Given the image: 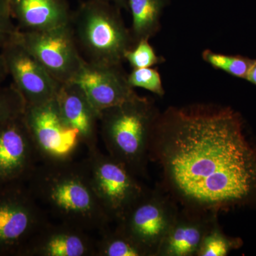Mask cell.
Returning a JSON list of instances; mask_svg holds the SVG:
<instances>
[{"instance_id":"23","label":"cell","mask_w":256,"mask_h":256,"mask_svg":"<svg viewBox=\"0 0 256 256\" xmlns=\"http://www.w3.org/2000/svg\"><path fill=\"white\" fill-rule=\"evenodd\" d=\"M128 79L130 85L133 88H143L159 97H162L165 95L161 76L152 67L133 69L131 73L128 74Z\"/></svg>"},{"instance_id":"8","label":"cell","mask_w":256,"mask_h":256,"mask_svg":"<svg viewBox=\"0 0 256 256\" xmlns=\"http://www.w3.org/2000/svg\"><path fill=\"white\" fill-rule=\"evenodd\" d=\"M23 119L40 162L68 161L82 144L80 134L64 120L56 99L25 106Z\"/></svg>"},{"instance_id":"1","label":"cell","mask_w":256,"mask_h":256,"mask_svg":"<svg viewBox=\"0 0 256 256\" xmlns=\"http://www.w3.org/2000/svg\"><path fill=\"white\" fill-rule=\"evenodd\" d=\"M150 162L180 206L220 214L256 203V146L228 106H170L156 120Z\"/></svg>"},{"instance_id":"25","label":"cell","mask_w":256,"mask_h":256,"mask_svg":"<svg viewBox=\"0 0 256 256\" xmlns=\"http://www.w3.org/2000/svg\"><path fill=\"white\" fill-rule=\"evenodd\" d=\"M8 69H6V64L3 57L2 54L0 50V86H3V82L6 80L8 76Z\"/></svg>"},{"instance_id":"6","label":"cell","mask_w":256,"mask_h":256,"mask_svg":"<svg viewBox=\"0 0 256 256\" xmlns=\"http://www.w3.org/2000/svg\"><path fill=\"white\" fill-rule=\"evenodd\" d=\"M84 164L101 205L112 222H120L146 186L126 165L98 148L88 151Z\"/></svg>"},{"instance_id":"22","label":"cell","mask_w":256,"mask_h":256,"mask_svg":"<svg viewBox=\"0 0 256 256\" xmlns=\"http://www.w3.org/2000/svg\"><path fill=\"white\" fill-rule=\"evenodd\" d=\"M25 101L14 86H0V124L22 116Z\"/></svg>"},{"instance_id":"3","label":"cell","mask_w":256,"mask_h":256,"mask_svg":"<svg viewBox=\"0 0 256 256\" xmlns=\"http://www.w3.org/2000/svg\"><path fill=\"white\" fill-rule=\"evenodd\" d=\"M160 112L152 99L138 94L100 114L99 133L108 154L139 178H148L152 134Z\"/></svg>"},{"instance_id":"4","label":"cell","mask_w":256,"mask_h":256,"mask_svg":"<svg viewBox=\"0 0 256 256\" xmlns=\"http://www.w3.org/2000/svg\"><path fill=\"white\" fill-rule=\"evenodd\" d=\"M74 36L85 60L120 65L134 46L121 9L104 0H87L73 13Z\"/></svg>"},{"instance_id":"20","label":"cell","mask_w":256,"mask_h":256,"mask_svg":"<svg viewBox=\"0 0 256 256\" xmlns=\"http://www.w3.org/2000/svg\"><path fill=\"white\" fill-rule=\"evenodd\" d=\"M202 56V60L214 68L245 80L255 60L240 55H226L210 50H204Z\"/></svg>"},{"instance_id":"7","label":"cell","mask_w":256,"mask_h":256,"mask_svg":"<svg viewBox=\"0 0 256 256\" xmlns=\"http://www.w3.org/2000/svg\"><path fill=\"white\" fill-rule=\"evenodd\" d=\"M47 222L26 183L0 186V256H23L28 242Z\"/></svg>"},{"instance_id":"14","label":"cell","mask_w":256,"mask_h":256,"mask_svg":"<svg viewBox=\"0 0 256 256\" xmlns=\"http://www.w3.org/2000/svg\"><path fill=\"white\" fill-rule=\"evenodd\" d=\"M218 215L207 210L180 206L156 256H196L205 234L218 220Z\"/></svg>"},{"instance_id":"11","label":"cell","mask_w":256,"mask_h":256,"mask_svg":"<svg viewBox=\"0 0 256 256\" xmlns=\"http://www.w3.org/2000/svg\"><path fill=\"white\" fill-rule=\"evenodd\" d=\"M40 162L23 114L0 124V186L26 183Z\"/></svg>"},{"instance_id":"9","label":"cell","mask_w":256,"mask_h":256,"mask_svg":"<svg viewBox=\"0 0 256 256\" xmlns=\"http://www.w3.org/2000/svg\"><path fill=\"white\" fill-rule=\"evenodd\" d=\"M16 37L60 84L72 82L85 60L72 22L43 31L18 30Z\"/></svg>"},{"instance_id":"15","label":"cell","mask_w":256,"mask_h":256,"mask_svg":"<svg viewBox=\"0 0 256 256\" xmlns=\"http://www.w3.org/2000/svg\"><path fill=\"white\" fill-rule=\"evenodd\" d=\"M55 99L64 120L78 131L88 151L98 148L100 112L80 87L73 82L62 84Z\"/></svg>"},{"instance_id":"13","label":"cell","mask_w":256,"mask_h":256,"mask_svg":"<svg viewBox=\"0 0 256 256\" xmlns=\"http://www.w3.org/2000/svg\"><path fill=\"white\" fill-rule=\"evenodd\" d=\"M88 232L67 224L47 222L32 238L23 256H96Z\"/></svg>"},{"instance_id":"27","label":"cell","mask_w":256,"mask_h":256,"mask_svg":"<svg viewBox=\"0 0 256 256\" xmlns=\"http://www.w3.org/2000/svg\"><path fill=\"white\" fill-rule=\"evenodd\" d=\"M104 1L109 2L118 6L121 10H128L127 0H104Z\"/></svg>"},{"instance_id":"12","label":"cell","mask_w":256,"mask_h":256,"mask_svg":"<svg viewBox=\"0 0 256 256\" xmlns=\"http://www.w3.org/2000/svg\"><path fill=\"white\" fill-rule=\"evenodd\" d=\"M122 64L94 63L85 60L72 82L85 92L92 106L101 111L126 102L138 95Z\"/></svg>"},{"instance_id":"2","label":"cell","mask_w":256,"mask_h":256,"mask_svg":"<svg viewBox=\"0 0 256 256\" xmlns=\"http://www.w3.org/2000/svg\"><path fill=\"white\" fill-rule=\"evenodd\" d=\"M26 184L38 204L60 223L101 233L112 222L92 188L84 161L40 162Z\"/></svg>"},{"instance_id":"26","label":"cell","mask_w":256,"mask_h":256,"mask_svg":"<svg viewBox=\"0 0 256 256\" xmlns=\"http://www.w3.org/2000/svg\"><path fill=\"white\" fill-rule=\"evenodd\" d=\"M246 80L256 86V60H254L252 68L248 74Z\"/></svg>"},{"instance_id":"18","label":"cell","mask_w":256,"mask_h":256,"mask_svg":"<svg viewBox=\"0 0 256 256\" xmlns=\"http://www.w3.org/2000/svg\"><path fill=\"white\" fill-rule=\"evenodd\" d=\"M96 240V256H148L142 248L117 226L101 232Z\"/></svg>"},{"instance_id":"21","label":"cell","mask_w":256,"mask_h":256,"mask_svg":"<svg viewBox=\"0 0 256 256\" xmlns=\"http://www.w3.org/2000/svg\"><path fill=\"white\" fill-rule=\"evenodd\" d=\"M149 41L140 40L126 52L124 60H127L133 69L150 68L165 62L164 57L156 54Z\"/></svg>"},{"instance_id":"5","label":"cell","mask_w":256,"mask_h":256,"mask_svg":"<svg viewBox=\"0 0 256 256\" xmlns=\"http://www.w3.org/2000/svg\"><path fill=\"white\" fill-rule=\"evenodd\" d=\"M180 205L160 184L146 188L116 226L138 244L148 256H156L174 223Z\"/></svg>"},{"instance_id":"16","label":"cell","mask_w":256,"mask_h":256,"mask_svg":"<svg viewBox=\"0 0 256 256\" xmlns=\"http://www.w3.org/2000/svg\"><path fill=\"white\" fill-rule=\"evenodd\" d=\"M11 10L20 31H43L72 22L68 0H11Z\"/></svg>"},{"instance_id":"19","label":"cell","mask_w":256,"mask_h":256,"mask_svg":"<svg viewBox=\"0 0 256 256\" xmlns=\"http://www.w3.org/2000/svg\"><path fill=\"white\" fill-rule=\"evenodd\" d=\"M242 245L240 238L228 236L224 233L218 220L205 234L196 256H226Z\"/></svg>"},{"instance_id":"24","label":"cell","mask_w":256,"mask_h":256,"mask_svg":"<svg viewBox=\"0 0 256 256\" xmlns=\"http://www.w3.org/2000/svg\"><path fill=\"white\" fill-rule=\"evenodd\" d=\"M12 14L11 0H0V48L18 31Z\"/></svg>"},{"instance_id":"10","label":"cell","mask_w":256,"mask_h":256,"mask_svg":"<svg viewBox=\"0 0 256 256\" xmlns=\"http://www.w3.org/2000/svg\"><path fill=\"white\" fill-rule=\"evenodd\" d=\"M0 50L8 75L12 78V85L22 96L26 106L41 104L55 98L62 84L50 75L18 41L16 34Z\"/></svg>"},{"instance_id":"17","label":"cell","mask_w":256,"mask_h":256,"mask_svg":"<svg viewBox=\"0 0 256 256\" xmlns=\"http://www.w3.org/2000/svg\"><path fill=\"white\" fill-rule=\"evenodd\" d=\"M132 16L130 32L136 45L142 40H150L161 30V20L170 0H127Z\"/></svg>"}]
</instances>
